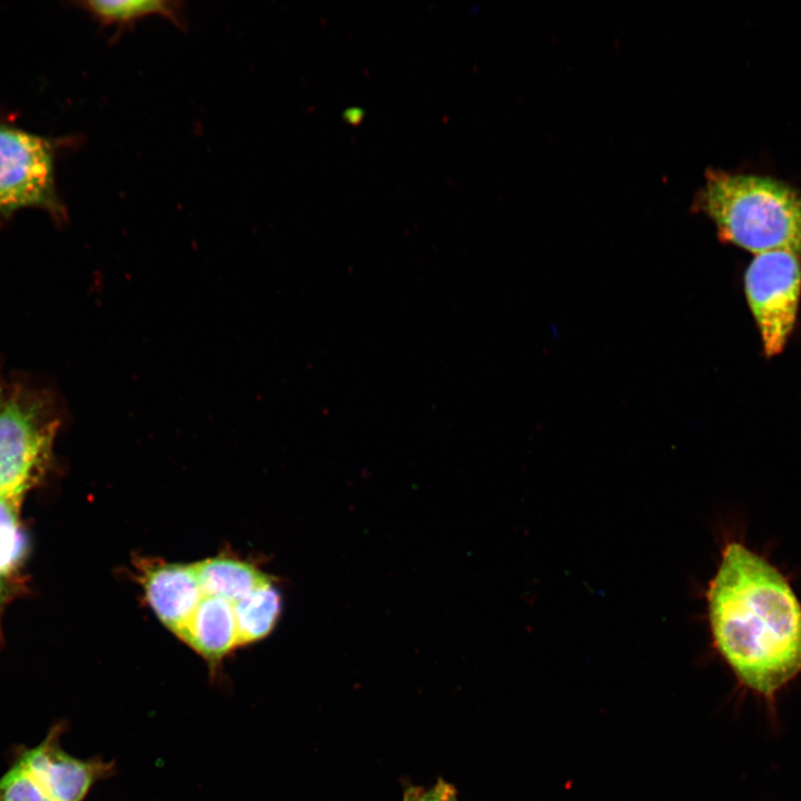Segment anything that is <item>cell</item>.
<instances>
[{
    "instance_id": "obj_12",
    "label": "cell",
    "mask_w": 801,
    "mask_h": 801,
    "mask_svg": "<svg viewBox=\"0 0 801 801\" xmlns=\"http://www.w3.org/2000/svg\"><path fill=\"white\" fill-rule=\"evenodd\" d=\"M20 500L0 496V577L9 578L27 555V536L19 524Z\"/></svg>"
},
{
    "instance_id": "obj_14",
    "label": "cell",
    "mask_w": 801,
    "mask_h": 801,
    "mask_svg": "<svg viewBox=\"0 0 801 801\" xmlns=\"http://www.w3.org/2000/svg\"><path fill=\"white\" fill-rule=\"evenodd\" d=\"M9 589V581L0 577V611L7 599Z\"/></svg>"
},
{
    "instance_id": "obj_3",
    "label": "cell",
    "mask_w": 801,
    "mask_h": 801,
    "mask_svg": "<svg viewBox=\"0 0 801 801\" xmlns=\"http://www.w3.org/2000/svg\"><path fill=\"white\" fill-rule=\"evenodd\" d=\"M66 730L65 721L56 722L38 744L12 749L0 777V801H85L116 773L113 761L69 754L61 745Z\"/></svg>"
},
{
    "instance_id": "obj_10",
    "label": "cell",
    "mask_w": 801,
    "mask_h": 801,
    "mask_svg": "<svg viewBox=\"0 0 801 801\" xmlns=\"http://www.w3.org/2000/svg\"><path fill=\"white\" fill-rule=\"evenodd\" d=\"M103 28H115L112 41L117 40L127 29H132L137 21L149 16H161L180 30L187 29L184 13L185 3L166 0H89L76 3Z\"/></svg>"
},
{
    "instance_id": "obj_1",
    "label": "cell",
    "mask_w": 801,
    "mask_h": 801,
    "mask_svg": "<svg viewBox=\"0 0 801 801\" xmlns=\"http://www.w3.org/2000/svg\"><path fill=\"white\" fill-rule=\"evenodd\" d=\"M706 600L714 645L742 683L772 695L801 672V604L767 560L729 543Z\"/></svg>"
},
{
    "instance_id": "obj_17",
    "label": "cell",
    "mask_w": 801,
    "mask_h": 801,
    "mask_svg": "<svg viewBox=\"0 0 801 801\" xmlns=\"http://www.w3.org/2000/svg\"><path fill=\"white\" fill-rule=\"evenodd\" d=\"M2 494H3V491H2V483H1V477H0V496H1Z\"/></svg>"
},
{
    "instance_id": "obj_8",
    "label": "cell",
    "mask_w": 801,
    "mask_h": 801,
    "mask_svg": "<svg viewBox=\"0 0 801 801\" xmlns=\"http://www.w3.org/2000/svg\"><path fill=\"white\" fill-rule=\"evenodd\" d=\"M234 605L225 599L202 593L178 636L206 661L214 676L222 661L239 647Z\"/></svg>"
},
{
    "instance_id": "obj_15",
    "label": "cell",
    "mask_w": 801,
    "mask_h": 801,
    "mask_svg": "<svg viewBox=\"0 0 801 801\" xmlns=\"http://www.w3.org/2000/svg\"><path fill=\"white\" fill-rule=\"evenodd\" d=\"M419 788H409L403 797L402 801H416V797L418 793Z\"/></svg>"
},
{
    "instance_id": "obj_6",
    "label": "cell",
    "mask_w": 801,
    "mask_h": 801,
    "mask_svg": "<svg viewBox=\"0 0 801 801\" xmlns=\"http://www.w3.org/2000/svg\"><path fill=\"white\" fill-rule=\"evenodd\" d=\"M744 287L764 353L768 357L775 356L783 350L798 313L799 256L783 250L755 255L746 269Z\"/></svg>"
},
{
    "instance_id": "obj_7",
    "label": "cell",
    "mask_w": 801,
    "mask_h": 801,
    "mask_svg": "<svg viewBox=\"0 0 801 801\" xmlns=\"http://www.w3.org/2000/svg\"><path fill=\"white\" fill-rule=\"evenodd\" d=\"M138 581L156 616L178 637L202 596L194 563L141 560Z\"/></svg>"
},
{
    "instance_id": "obj_4",
    "label": "cell",
    "mask_w": 801,
    "mask_h": 801,
    "mask_svg": "<svg viewBox=\"0 0 801 801\" xmlns=\"http://www.w3.org/2000/svg\"><path fill=\"white\" fill-rule=\"evenodd\" d=\"M60 419L44 395L16 386L0 404V477L4 496L22 498L43 475Z\"/></svg>"
},
{
    "instance_id": "obj_2",
    "label": "cell",
    "mask_w": 801,
    "mask_h": 801,
    "mask_svg": "<svg viewBox=\"0 0 801 801\" xmlns=\"http://www.w3.org/2000/svg\"><path fill=\"white\" fill-rule=\"evenodd\" d=\"M695 205L722 240L755 255H801V191L781 180L709 170Z\"/></svg>"
},
{
    "instance_id": "obj_13",
    "label": "cell",
    "mask_w": 801,
    "mask_h": 801,
    "mask_svg": "<svg viewBox=\"0 0 801 801\" xmlns=\"http://www.w3.org/2000/svg\"><path fill=\"white\" fill-rule=\"evenodd\" d=\"M416 801H458L453 787L444 781H438L428 790L419 788Z\"/></svg>"
},
{
    "instance_id": "obj_11",
    "label": "cell",
    "mask_w": 801,
    "mask_h": 801,
    "mask_svg": "<svg viewBox=\"0 0 801 801\" xmlns=\"http://www.w3.org/2000/svg\"><path fill=\"white\" fill-rule=\"evenodd\" d=\"M239 646L265 639L281 612V594L270 580L234 605Z\"/></svg>"
},
{
    "instance_id": "obj_16",
    "label": "cell",
    "mask_w": 801,
    "mask_h": 801,
    "mask_svg": "<svg viewBox=\"0 0 801 801\" xmlns=\"http://www.w3.org/2000/svg\"><path fill=\"white\" fill-rule=\"evenodd\" d=\"M3 395H4V392H3V389H2V387H1V385H0V404H1V400H2V398H3Z\"/></svg>"
},
{
    "instance_id": "obj_9",
    "label": "cell",
    "mask_w": 801,
    "mask_h": 801,
    "mask_svg": "<svg viewBox=\"0 0 801 801\" xmlns=\"http://www.w3.org/2000/svg\"><path fill=\"white\" fill-rule=\"evenodd\" d=\"M194 566L204 594L234 604L273 580L254 564L226 555L205 558Z\"/></svg>"
},
{
    "instance_id": "obj_5",
    "label": "cell",
    "mask_w": 801,
    "mask_h": 801,
    "mask_svg": "<svg viewBox=\"0 0 801 801\" xmlns=\"http://www.w3.org/2000/svg\"><path fill=\"white\" fill-rule=\"evenodd\" d=\"M71 139L44 137L0 121V216L36 208L56 221L67 220V208L56 184V157Z\"/></svg>"
}]
</instances>
